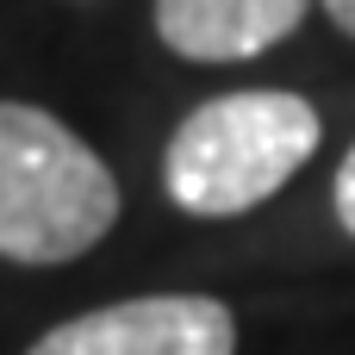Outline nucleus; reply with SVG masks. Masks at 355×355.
Segmentation results:
<instances>
[{
  "instance_id": "nucleus-1",
  "label": "nucleus",
  "mask_w": 355,
  "mask_h": 355,
  "mask_svg": "<svg viewBox=\"0 0 355 355\" xmlns=\"http://www.w3.org/2000/svg\"><path fill=\"white\" fill-rule=\"evenodd\" d=\"M318 150V112L300 94H218L181 119L162 156L168 200L193 218H237L281 193Z\"/></svg>"
},
{
  "instance_id": "nucleus-2",
  "label": "nucleus",
  "mask_w": 355,
  "mask_h": 355,
  "mask_svg": "<svg viewBox=\"0 0 355 355\" xmlns=\"http://www.w3.org/2000/svg\"><path fill=\"white\" fill-rule=\"evenodd\" d=\"M119 218L112 168L44 106L0 100V256L75 262Z\"/></svg>"
},
{
  "instance_id": "nucleus-3",
  "label": "nucleus",
  "mask_w": 355,
  "mask_h": 355,
  "mask_svg": "<svg viewBox=\"0 0 355 355\" xmlns=\"http://www.w3.org/2000/svg\"><path fill=\"white\" fill-rule=\"evenodd\" d=\"M237 318L206 293H150L81 312L37 337L31 355H231Z\"/></svg>"
},
{
  "instance_id": "nucleus-4",
  "label": "nucleus",
  "mask_w": 355,
  "mask_h": 355,
  "mask_svg": "<svg viewBox=\"0 0 355 355\" xmlns=\"http://www.w3.org/2000/svg\"><path fill=\"white\" fill-rule=\"evenodd\" d=\"M312 0H156V31L187 62H243L300 31Z\"/></svg>"
},
{
  "instance_id": "nucleus-5",
  "label": "nucleus",
  "mask_w": 355,
  "mask_h": 355,
  "mask_svg": "<svg viewBox=\"0 0 355 355\" xmlns=\"http://www.w3.org/2000/svg\"><path fill=\"white\" fill-rule=\"evenodd\" d=\"M337 218L355 237V144H349V156H343V168H337Z\"/></svg>"
},
{
  "instance_id": "nucleus-6",
  "label": "nucleus",
  "mask_w": 355,
  "mask_h": 355,
  "mask_svg": "<svg viewBox=\"0 0 355 355\" xmlns=\"http://www.w3.org/2000/svg\"><path fill=\"white\" fill-rule=\"evenodd\" d=\"M324 12L337 19V31H349V37H355V0H324Z\"/></svg>"
}]
</instances>
